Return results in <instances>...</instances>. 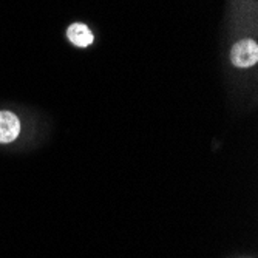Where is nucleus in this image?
<instances>
[{
    "mask_svg": "<svg viewBox=\"0 0 258 258\" xmlns=\"http://www.w3.org/2000/svg\"><path fill=\"white\" fill-rule=\"evenodd\" d=\"M20 121L11 111H0V143L8 144L19 136Z\"/></svg>",
    "mask_w": 258,
    "mask_h": 258,
    "instance_id": "f03ea898",
    "label": "nucleus"
},
{
    "mask_svg": "<svg viewBox=\"0 0 258 258\" xmlns=\"http://www.w3.org/2000/svg\"><path fill=\"white\" fill-rule=\"evenodd\" d=\"M232 63L240 68H249L258 60V45L253 40H241L232 46L230 51Z\"/></svg>",
    "mask_w": 258,
    "mask_h": 258,
    "instance_id": "f257e3e1",
    "label": "nucleus"
},
{
    "mask_svg": "<svg viewBox=\"0 0 258 258\" xmlns=\"http://www.w3.org/2000/svg\"><path fill=\"white\" fill-rule=\"evenodd\" d=\"M67 36L70 42L75 43L76 46H81V48H85V46H88L93 42V34L84 23H73V25L67 30Z\"/></svg>",
    "mask_w": 258,
    "mask_h": 258,
    "instance_id": "7ed1b4c3",
    "label": "nucleus"
}]
</instances>
